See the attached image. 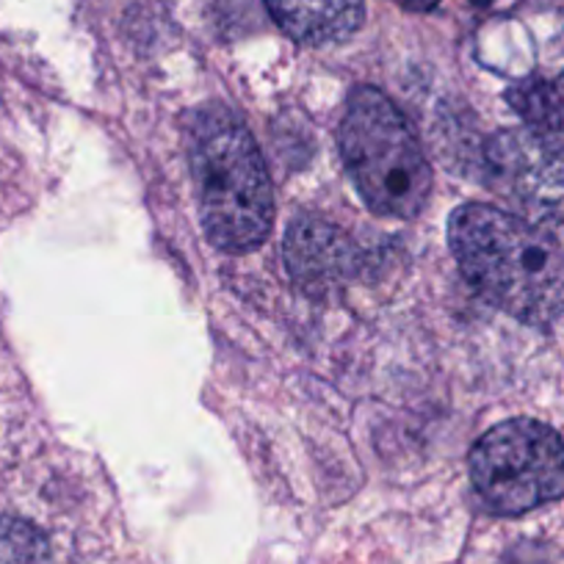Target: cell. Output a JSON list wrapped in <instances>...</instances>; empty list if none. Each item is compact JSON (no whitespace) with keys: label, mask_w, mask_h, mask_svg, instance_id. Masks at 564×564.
<instances>
[{"label":"cell","mask_w":564,"mask_h":564,"mask_svg":"<svg viewBox=\"0 0 564 564\" xmlns=\"http://www.w3.org/2000/svg\"><path fill=\"white\" fill-rule=\"evenodd\" d=\"M448 243L492 307L534 327L564 313V249L551 232L490 205H463L448 221Z\"/></svg>","instance_id":"obj_1"},{"label":"cell","mask_w":564,"mask_h":564,"mask_svg":"<svg viewBox=\"0 0 564 564\" xmlns=\"http://www.w3.org/2000/svg\"><path fill=\"white\" fill-rule=\"evenodd\" d=\"M188 161L210 243L225 252L260 247L274 225V194L247 124L225 106L203 108L188 130Z\"/></svg>","instance_id":"obj_2"},{"label":"cell","mask_w":564,"mask_h":564,"mask_svg":"<svg viewBox=\"0 0 564 564\" xmlns=\"http://www.w3.org/2000/svg\"><path fill=\"white\" fill-rule=\"evenodd\" d=\"M340 153L362 203L379 216L412 219L430 203L432 170L393 100L371 86L351 91Z\"/></svg>","instance_id":"obj_3"},{"label":"cell","mask_w":564,"mask_h":564,"mask_svg":"<svg viewBox=\"0 0 564 564\" xmlns=\"http://www.w3.org/2000/svg\"><path fill=\"white\" fill-rule=\"evenodd\" d=\"M470 479L490 512H531L564 496V441L529 417L498 423L470 452Z\"/></svg>","instance_id":"obj_4"},{"label":"cell","mask_w":564,"mask_h":564,"mask_svg":"<svg viewBox=\"0 0 564 564\" xmlns=\"http://www.w3.org/2000/svg\"><path fill=\"white\" fill-rule=\"evenodd\" d=\"M490 186L514 214L545 232H564V148L540 130H503L487 141Z\"/></svg>","instance_id":"obj_5"},{"label":"cell","mask_w":564,"mask_h":564,"mask_svg":"<svg viewBox=\"0 0 564 564\" xmlns=\"http://www.w3.org/2000/svg\"><path fill=\"white\" fill-rule=\"evenodd\" d=\"M285 260L291 274L318 294L333 285H344L362 265L357 243L344 230L313 216H302L291 225L285 238Z\"/></svg>","instance_id":"obj_6"},{"label":"cell","mask_w":564,"mask_h":564,"mask_svg":"<svg viewBox=\"0 0 564 564\" xmlns=\"http://www.w3.org/2000/svg\"><path fill=\"white\" fill-rule=\"evenodd\" d=\"M265 9L291 40L305 45L344 42L362 25V0H265Z\"/></svg>","instance_id":"obj_7"},{"label":"cell","mask_w":564,"mask_h":564,"mask_svg":"<svg viewBox=\"0 0 564 564\" xmlns=\"http://www.w3.org/2000/svg\"><path fill=\"white\" fill-rule=\"evenodd\" d=\"M507 97L540 133L564 135V80H523Z\"/></svg>","instance_id":"obj_8"},{"label":"cell","mask_w":564,"mask_h":564,"mask_svg":"<svg viewBox=\"0 0 564 564\" xmlns=\"http://www.w3.org/2000/svg\"><path fill=\"white\" fill-rule=\"evenodd\" d=\"M0 564H53L40 529L18 518H0Z\"/></svg>","instance_id":"obj_9"},{"label":"cell","mask_w":564,"mask_h":564,"mask_svg":"<svg viewBox=\"0 0 564 564\" xmlns=\"http://www.w3.org/2000/svg\"><path fill=\"white\" fill-rule=\"evenodd\" d=\"M393 3H399L406 12H432L441 0H393Z\"/></svg>","instance_id":"obj_10"}]
</instances>
